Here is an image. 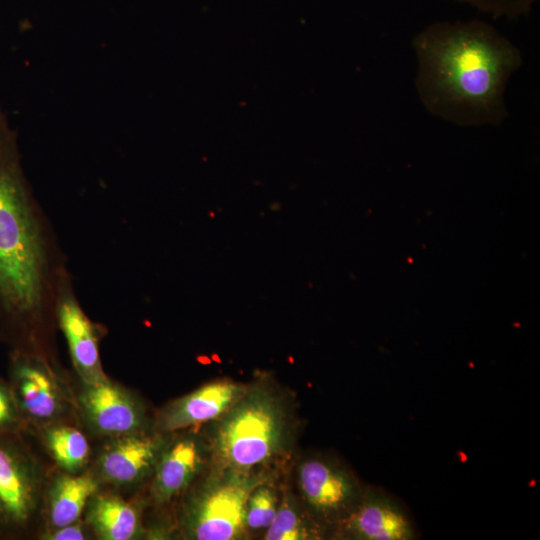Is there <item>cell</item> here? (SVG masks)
<instances>
[{"mask_svg": "<svg viewBox=\"0 0 540 540\" xmlns=\"http://www.w3.org/2000/svg\"><path fill=\"white\" fill-rule=\"evenodd\" d=\"M412 47L415 87L432 115L465 127L499 125L508 117L505 90L523 58L494 26L436 22L413 38Z\"/></svg>", "mask_w": 540, "mask_h": 540, "instance_id": "7a4b0ae2", "label": "cell"}, {"mask_svg": "<svg viewBox=\"0 0 540 540\" xmlns=\"http://www.w3.org/2000/svg\"><path fill=\"white\" fill-rule=\"evenodd\" d=\"M48 483L28 434H0V540L38 536Z\"/></svg>", "mask_w": 540, "mask_h": 540, "instance_id": "5b68a950", "label": "cell"}, {"mask_svg": "<svg viewBox=\"0 0 540 540\" xmlns=\"http://www.w3.org/2000/svg\"><path fill=\"white\" fill-rule=\"evenodd\" d=\"M266 540H319L332 538V532L320 523L298 496L285 490L275 517L265 530Z\"/></svg>", "mask_w": 540, "mask_h": 540, "instance_id": "2e32d148", "label": "cell"}, {"mask_svg": "<svg viewBox=\"0 0 540 540\" xmlns=\"http://www.w3.org/2000/svg\"><path fill=\"white\" fill-rule=\"evenodd\" d=\"M93 472H61L48 483L45 510L47 529L59 528L81 519L89 499L99 490ZM46 529V530H47Z\"/></svg>", "mask_w": 540, "mask_h": 540, "instance_id": "5bb4252c", "label": "cell"}, {"mask_svg": "<svg viewBox=\"0 0 540 540\" xmlns=\"http://www.w3.org/2000/svg\"><path fill=\"white\" fill-rule=\"evenodd\" d=\"M468 4L493 18L516 19L528 14L537 0H454Z\"/></svg>", "mask_w": 540, "mask_h": 540, "instance_id": "d6986e66", "label": "cell"}, {"mask_svg": "<svg viewBox=\"0 0 540 540\" xmlns=\"http://www.w3.org/2000/svg\"><path fill=\"white\" fill-rule=\"evenodd\" d=\"M55 316L79 380L90 382L107 377L100 356V343L107 329L93 321L81 306L71 274L59 288Z\"/></svg>", "mask_w": 540, "mask_h": 540, "instance_id": "30bf717a", "label": "cell"}, {"mask_svg": "<svg viewBox=\"0 0 540 540\" xmlns=\"http://www.w3.org/2000/svg\"><path fill=\"white\" fill-rule=\"evenodd\" d=\"M168 434L140 432L109 438L99 452L93 474L100 483L132 486L151 477Z\"/></svg>", "mask_w": 540, "mask_h": 540, "instance_id": "7c38bea8", "label": "cell"}, {"mask_svg": "<svg viewBox=\"0 0 540 540\" xmlns=\"http://www.w3.org/2000/svg\"><path fill=\"white\" fill-rule=\"evenodd\" d=\"M26 431L8 381L0 377V434Z\"/></svg>", "mask_w": 540, "mask_h": 540, "instance_id": "ffe728a7", "label": "cell"}, {"mask_svg": "<svg viewBox=\"0 0 540 540\" xmlns=\"http://www.w3.org/2000/svg\"><path fill=\"white\" fill-rule=\"evenodd\" d=\"M248 386L231 379L206 383L163 406L155 415L153 430L172 434L210 423L224 414L246 392Z\"/></svg>", "mask_w": 540, "mask_h": 540, "instance_id": "4fadbf2b", "label": "cell"}, {"mask_svg": "<svg viewBox=\"0 0 540 540\" xmlns=\"http://www.w3.org/2000/svg\"><path fill=\"white\" fill-rule=\"evenodd\" d=\"M270 483L257 486L247 499L245 509L247 531L266 530L275 517L279 499Z\"/></svg>", "mask_w": 540, "mask_h": 540, "instance_id": "ac0fdd59", "label": "cell"}, {"mask_svg": "<svg viewBox=\"0 0 540 540\" xmlns=\"http://www.w3.org/2000/svg\"><path fill=\"white\" fill-rule=\"evenodd\" d=\"M206 435L211 465L238 471L266 469L289 454L297 422L293 400L276 384L261 380L219 418Z\"/></svg>", "mask_w": 540, "mask_h": 540, "instance_id": "3957f363", "label": "cell"}, {"mask_svg": "<svg viewBox=\"0 0 540 540\" xmlns=\"http://www.w3.org/2000/svg\"><path fill=\"white\" fill-rule=\"evenodd\" d=\"M50 457L62 472H83L90 458V445L85 434L70 423L48 425L36 430Z\"/></svg>", "mask_w": 540, "mask_h": 540, "instance_id": "e0dca14e", "label": "cell"}, {"mask_svg": "<svg viewBox=\"0 0 540 540\" xmlns=\"http://www.w3.org/2000/svg\"><path fill=\"white\" fill-rule=\"evenodd\" d=\"M190 431L168 434L151 475L149 495L157 506L186 492L212 462L205 434Z\"/></svg>", "mask_w": 540, "mask_h": 540, "instance_id": "9c48e42d", "label": "cell"}, {"mask_svg": "<svg viewBox=\"0 0 540 540\" xmlns=\"http://www.w3.org/2000/svg\"><path fill=\"white\" fill-rule=\"evenodd\" d=\"M332 538L351 540H413L418 531L401 501L384 488L366 485L363 496L333 532Z\"/></svg>", "mask_w": 540, "mask_h": 540, "instance_id": "8fae6325", "label": "cell"}, {"mask_svg": "<svg viewBox=\"0 0 540 540\" xmlns=\"http://www.w3.org/2000/svg\"><path fill=\"white\" fill-rule=\"evenodd\" d=\"M90 535V529L81 519L54 529H47L44 533H40L38 536L40 539L47 540H84L88 539Z\"/></svg>", "mask_w": 540, "mask_h": 540, "instance_id": "44dd1931", "label": "cell"}, {"mask_svg": "<svg viewBox=\"0 0 540 540\" xmlns=\"http://www.w3.org/2000/svg\"><path fill=\"white\" fill-rule=\"evenodd\" d=\"M83 514L90 531L102 540H131L143 532L139 509L113 493L98 490Z\"/></svg>", "mask_w": 540, "mask_h": 540, "instance_id": "9a60e30c", "label": "cell"}, {"mask_svg": "<svg viewBox=\"0 0 540 540\" xmlns=\"http://www.w3.org/2000/svg\"><path fill=\"white\" fill-rule=\"evenodd\" d=\"M70 273L52 222L25 175L17 134L0 107V340L56 357L55 307Z\"/></svg>", "mask_w": 540, "mask_h": 540, "instance_id": "6da1fadb", "label": "cell"}, {"mask_svg": "<svg viewBox=\"0 0 540 540\" xmlns=\"http://www.w3.org/2000/svg\"><path fill=\"white\" fill-rule=\"evenodd\" d=\"M7 381L26 430L69 423L78 415L74 390L66 383L55 358L9 351Z\"/></svg>", "mask_w": 540, "mask_h": 540, "instance_id": "8992f818", "label": "cell"}, {"mask_svg": "<svg viewBox=\"0 0 540 540\" xmlns=\"http://www.w3.org/2000/svg\"><path fill=\"white\" fill-rule=\"evenodd\" d=\"M211 466L209 473L186 491L179 520L182 536L191 540L245 538L247 499L257 486L272 482V471Z\"/></svg>", "mask_w": 540, "mask_h": 540, "instance_id": "277c9868", "label": "cell"}, {"mask_svg": "<svg viewBox=\"0 0 540 540\" xmlns=\"http://www.w3.org/2000/svg\"><path fill=\"white\" fill-rule=\"evenodd\" d=\"M80 381L74 391L78 415L96 435L114 438L148 431L149 418L141 399L108 376Z\"/></svg>", "mask_w": 540, "mask_h": 540, "instance_id": "ba28073f", "label": "cell"}, {"mask_svg": "<svg viewBox=\"0 0 540 540\" xmlns=\"http://www.w3.org/2000/svg\"><path fill=\"white\" fill-rule=\"evenodd\" d=\"M298 497L307 510L332 532L360 502L366 485L336 456L316 453L296 467Z\"/></svg>", "mask_w": 540, "mask_h": 540, "instance_id": "52a82bcc", "label": "cell"}]
</instances>
